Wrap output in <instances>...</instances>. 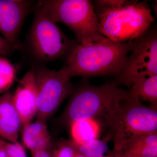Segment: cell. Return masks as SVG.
Listing matches in <instances>:
<instances>
[{"label": "cell", "instance_id": "obj_21", "mask_svg": "<svg viewBox=\"0 0 157 157\" xmlns=\"http://www.w3.org/2000/svg\"><path fill=\"white\" fill-rule=\"evenodd\" d=\"M52 147H42L32 151H31L32 157H52Z\"/></svg>", "mask_w": 157, "mask_h": 157}, {"label": "cell", "instance_id": "obj_11", "mask_svg": "<svg viewBox=\"0 0 157 157\" xmlns=\"http://www.w3.org/2000/svg\"><path fill=\"white\" fill-rule=\"evenodd\" d=\"M21 128V120L13 104L12 93L9 91L0 96V137L8 142H17Z\"/></svg>", "mask_w": 157, "mask_h": 157}, {"label": "cell", "instance_id": "obj_17", "mask_svg": "<svg viewBox=\"0 0 157 157\" xmlns=\"http://www.w3.org/2000/svg\"><path fill=\"white\" fill-rule=\"evenodd\" d=\"M75 147L78 153L86 157L103 156L108 150L107 140L99 139L90 140Z\"/></svg>", "mask_w": 157, "mask_h": 157}, {"label": "cell", "instance_id": "obj_19", "mask_svg": "<svg viewBox=\"0 0 157 157\" xmlns=\"http://www.w3.org/2000/svg\"><path fill=\"white\" fill-rule=\"evenodd\" d=\"M7 157H28L24 147L19 141L6 142L4 147Z\"/></svg>", "mask_w": 157, "mask_h": 157}, {"label": "cell", "instance_id": "obj_14", "mask_svg": "<svg viewBox=\"0 0 157 157\" xmlns=\"http://www.w3.org/2000/svg\"><path fill=\"white\" fill-rule=\"evenodd\" d=\"M117 155L121 157H157V132L133 139Z\"/></svg>", "mask_w": 157, "mask_h": 157}, {"label": "cell", "instance_id": "obj_9", "mask_svg": "<svg viewBox=\"0 0 157 157\" xmlns=\"http://www.w3.org/2000/svg\"><path fill=\"white\" fill-rule=\"evenodd\" d=\"M34 3L28 0H0V33L17 50L24 48L19 35Z\"/></svg>", "mask_w": 157, "mask_h": 157}, {"label": "cell", "instance_id": "obj_22", "mask_svg": "<svg viewBox=\"0 0 157 157\" xmlns=\"http://www.w3.org/2000/svg\"><path fill=\"white\" fill-rule=\"evenodd\" d=\"M0 157H7L6 151L4 148L0 149Z\"/></svg>", "mask_w": 157, "mask_h": 157}, {"label": "cell", "instance_id": "obj_16", "mask_svg": "<svg viewBox=\"0 0 157 157\" xmlns=\"http://www.w3.org/2000/svg\"><path fill=\"white\" fill-rule=\"evenodd\" d=\"M16 76V70L14 65L7 59L0 56V94L9 91Z\"/></svg>", "mask_w": 157, "mask_h": 157}, {"label": "cell", "instance_id": "obj_13", "mask_svg": "<svg viewBox=\"0 0 157 157\" xmlns=\"http://www.w3.org/2000/svg\"><path fill=\"white\" fill-rule=\"evenodd\" d=\"M21 138L24 145L30 151L52 147L51 138L45 123L36 121L22 127Z\"/></svg>", "mask_w": 157, "mask_h": 157}, {"label": "cell", "instance_id": "obj_26", "mask_svg": "<svg viewBox=\"0 0 157 157\" xmlns=\"http://www.w3.org/2000/svg\"><path fill=\"white\" fill-rule=\"evenodd\" d=\"M117 156L118 157H121V156L120 155H117Z\"/></svg>", "mask_w": 157, "mask_h": 157}, {"label": "cell", "instance_id": "obj_8", "mask_svg": "<svg viewBox=\"0 0 157 157\" xmlns=\"http://www.w3.org/2000/svg\"><path fill=\"white\" fill-rule=\"evenodd\" d=\"M155 75H157V33L148 30L135 40L115 82L130 88L138 78Z\"/></svg>", "mask_w": 157, "mask_h": 157}, {"label": "cell", "instance_id": "obj_23", "mask_svg": "<svg viewBox=\"0 0 157 157\" xmlns=\"http://www.w3.org/2000/svg\"><path fill=\"white\" fill-rule=\"evenodd\" d=\"M6 143V141L2 140V139H0V149L4 148Z\"/></svg>", "mask_w": 157, "mask_h": 157}, {"label": "cell", "instance_id": "obj_15", "mask_svg": "<svg viewBox=\"0 0 157 157\" xmlns=\"http://www.w3.org/2000/svg\"><path fill=\"white\" fill-rule=\"evenodd\" d=\"M129 88L130 97L151 105H157V75L138 78Z\"/></svg>", "mask_w": 157, "mask_h": 157}, {"label": "cell", "instance_id": "obj_10", "mask_svg": "<svg viewBox=\"0 0 157 157\" xmlns=\"http://www.w3.org/2000/svg\"><path fill=\"white\" fill-rule=\"evenodd\" d=\"M12 100L20 117L22 128L32 122L36 117L37 111L33 67L20 80L15 92L12 94Z\"/></svg>", "mask_w": 157, "mask_h": 157}, {"label": "cell", "instance_id": "obj_25", "mask_svg": "<svg viewBox=\"0 0 157 157\" xmlns=\"http://www.w3.org/2000/svg\"><path fill=\"white\" fill-rule=\"evenodd\" d=\"M101 157H111L110 156H103Z\"/></svg>", "mask_w": 157, "mask_h": 157}, {"label": "cell", "instance_id": "obj_4", "mask_svg": "<svg viewBox=\"0 0 157 157\" xmlns=\"http://www.w3.org/2000/svg\"><path fill=\"white\" fill-rule=\"evenodd\" d=\"M128 90L121 88L116 82L99 86L86 80L76 88L73 87L64 113V120L68 124L91 118L102 117Z\"/></svg>", "mask_w": 157, "mask_h": 157}, {"label": "cell", "instance_id": "obj_1", "mask_svg": "<svg viewBox=\"0 0 157 157\" xmlns=\"http://www.w3.org/2000/svg\"><path fill=\"white\" fill-rule=\"evenodd\" d=\"M135 42L117 43L101 33L81 41L74 39L61 69L70 79L76 76H117Z\"/></svg>", "mask_w": 157, "mask_h": 157}, {"label": "cell", "instance_id": "obj_7", "mask_svg": "<svg viewBox=\"0 0 157 157\" xmlns=\"http://www.w3.org/2000/svg\"><path fill=\"white\" fill-rule=\"evenodd\" d=\"M37 90V120L46 123L55 113L73 86L61 69L52 70L42 65L34 66Z\"/></svg>", "mask_w": 157, "mask_h": 157}, {"label": "cell", "instance_id": "obj_3", "mask_svg": "<svg viewBox=\"0 0 157 157\" xmlns=\"http://www.w3.org/2000/svg\"><path fill=\"white\" fill-rule=\"evenodd\" d=\"M102 117L110 130L117 155L133 139L157 132V105H144L128 92Z\"/></svg>", "mask_w": 157, "mask_h": 157}, {"label": "cell", "instance_id": "obj_20", "mask_svg": "<svg viewBox=\"0 0 157 157\" xmlns=\"http://www.w3.org/2000/svg\"><path fill=\"white\" fill-rule=\"evenodd\" d=\"M16 50L14 45L0 35V56L11 54Z\"/></svg>", "mask_w": 157, "mask_h": 157}, {"label": "cell", "instance_id": "obj_6", "mask_svg": "<svg viewBox=\"0 0 157 157\" xmlns=\"http://www.w3.org/2000/svg\"><path fill=\"white\" fill-rule=\"evenodd\" d=\"M38 2L55 22L63 24L73 32L76 41H82L100 34L98 17L92 1L42 0Z\"/></svg>", "mask_w": 157, "mask_h": 157}, {"label": "cell", "instance_id": "obj_12", "mask_svg": "<svg viewBox=\"0 0 157 157\" xmlns=\"http://www.w3.org/2000/svg\"><path fill=\"white\" fill-rule=\"evenodd\" d=\"M70 140L75 146L95 139H99L102 124L98 118L75 121L69 124Z\"/></svg>", "mask_w": 157, "mask_h": 157}, {"label": "cell", "instance_id": "obj_5", "mask_svg": "<svg viewBox=\"0 0 157 157\" xmlns=\"http://www.w3.org/2000/svg\"><path fill=\"white\" fill-rule=\"evenodd\" d=\"M33 10V20L26 41L29 53L40 63L65 57L73 39L65 35L39 2Z\"/></svg>", "mask_w": 157, "mask_h": 157}, {"label": "cell", "instance_id": "obj_18", "mask_svg": "<svg viewBox=\"0 0 157 157\" xmlns=\"http://www.w3.org/2000/svg\"><path fill=\"white\" fill-rule=\"evenodd\" d=\"M78 153L70 140H59L52 147V157H75Z\"/></svg>", "mask_w": 157, "mask_h": 157}, {"label": "cell", "instance_id": "obj_2", "mask_svg": "<svg viewBox=\"0 0 157 157\" xmlns=\"http://www.w3.org/2000/svg\"><path fill=\"white\" fill-rule=\"evenodd\" d=\"M94 5L100 33L117 43H130L139 39L154 21L145 2L100 0Z\"/></svg>", "mask_w": 157, "mask_h": 157}, {"label": "cell", "instance_id": "obj_24", "mask_svg": "<svg viewBox=\"0 0 157 157\" xmlns=\"http://www.w3.org/2000/svg\"><path fill=\"white\" fill-rule=\"evenodd\" d=\"M86 157L85 156L83 155L80 154L78 153L77 154V155H76V157Z\"/></svg>", "mask_w": 157, "mask_h": 157}]
</instances>
